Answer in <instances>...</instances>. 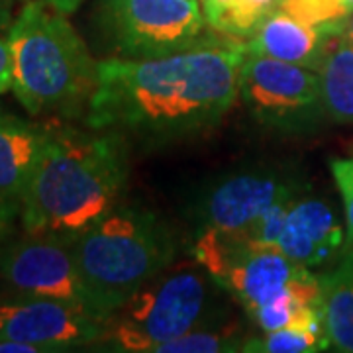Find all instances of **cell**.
Instances as JSON below:
<instances>
[{
  "label": "cell",
  "mask_w": 353,
  "mask_h": 353,
  "mask_svg": "<svg viewBox=\"0 0 353 353\" xmlns=\"http://www.w3.org/2000/svg\"><path fill=\"white\" fill-rule=\"evenodd\" d=\"M243 59L245 43L230 36L157 59H104L87 126L148 139L192 136L214 126L240 97Z\"/></svg>",
  "instance_id": "6da1fadb"
},
{
  "label": "cell",
  "mask_w": 353,
  "mask_h": 353,
  "mask_svg": "<svg viewBox=\"0 0 353 353\" xmlns=\"http://www.w3.org/2000/svg\"><path fill=\"white\" fill-rule=\"evenodd\" d=\"M126 179L124 134L51 128L36 171L20 196L22 226L32 236L75 240L116 208Z\"/></svg>",
  "instance_id": "7a4b0ae2"
},
{
  "label": "cell",
  "mask_w": 353,
  "mask_h": 353,
  "mask_svg": "<svg viewBox=\"0 0 353 353\" xmlns=\"http://www.w3.org/2000/svg\"><path fill=\"white\" fill-rule=\"evenodd\" d=\"M16 99L34 116H75L88 108L99 83V63L69 24L67 14L43 2H24L8 28Z\"/></svg>",
  "instance_id": "3957f363"
},
{
  "label": "cell",
  "mask_w": 353,
  "mask_h": 353,
  "mask_svg": "<svg viewBox=\"0 0 353 353\" xmlns=\"http://www.w3.org/2000/svg\"><path fill=\"white\" fill-rule=\"evenodd\" d=\"M71 250L104 324L175 257L173 238L159 218L128 206L102 216L71 240Z\"/></svg>",
  "instance_id": "277c9868"
},
{
  "label": "cell",
  "mask_w": 353,
  "mask_h": 353,
  "mask_svg": "<svg viewBox=\"0 0 353 353\" xmlns=\"http://www.w3.org/2000/svg\"><path fill=\"white\" fill-rule=\"evenodd\" d=\"M208 296V281L202 273L165 269L116 310L102 340L110 341L116 352L153 353L199 326Z\"/></svg>",
  "instance_id": "5b68a950"
},
{
  "label": "cell",
  "mask_w": 353,
  "mask_h": 353,
  "mask_svg": "<svg viewBox=\"0 0 353 353\" xmlns=\"http://www.w3.org/2000/svg\"><path fill=\"white\" fill-rule=\"evenodd\" d=\"M102 20L124 59H157L226 38L208 32L199 0H102Z\"/></svg>",
  "instance_id": "8992f818"
},
{
  "label": "cell",
  "mask_w": 353,
  "mask_h": 353,
  "mask_svg": "<svg viewBox=\"0 0 353 353\" xmlns=\"http://www.w3.org/2000/svg\"><path fill=\"white\" fill-rule=\"evenodd\" d=\"M238 90L255 120L265 126L299 132L326 116L320 75L301 65L245 53Z\"/></svg>",
  "instance_id": "52a82bcc"
},
{
  "label": "cell",
  "mask_w": 353,
  "mask_h": 353,
  "mask_svg": "<svg viewBox=\"0 0 353 353\" xmlns=\"http://www.w3.org/2000/svg\"><path fill=\"white\" fill-rule=\"evenodd\" d=\"M192 253L206 275L226 289L250 316L303 269L275 248H259L214 230H202Z\"/></svg>",
  "instance_id": "ba28073f"
},
{
  "label": "cell",
  "mask_w": 353,
  "mask_h": 353,
  "mask_svg": "<svg viewBox=\"0 0 353 353\" xmlns=\"http://www.w3.org/2000/svg\"><path fill=\"white\" fill-rule=\"evenodd\" d=\"M0 275L24 296L67 304L102 322L77 267L71 240L28 234L26 240L10 245L0 257Z\"/></svg>",
  "instance_id": "9c48e42d"
},
{
  "label": "cell",
  "mask_w": 353,
  "mask_h": 353,
  "mask_svg": "<svg viewBox=\"0 0 353 353\" xmlns=\"http://www.w3.org/2000/svg\"><path fill=\"white\" fill-rule=\"evenodd\" d=\"M106 324L55 301L26 296L0 303V340L32 343L43 352H61L102 340Z\"/></svg>",
  "instance_id": "30bf717a"
},
{
  "label": "cell",
  "mask_w": 353,
  "mask_h": 353,
  "mask_svg": "<svg viewBox=\"0 0 353 353\" xmlns=\"http://www.w3.org/2000/svg\"><path fill=\"white\" fill-rule=\"evenodd\" d=\"M294 189L273 175L230 176L204 202L202 230H214L228 238L253 243L263 216L275 202Z\"/></svg>",
  "instance_id": "8fae6325"
},
{
  "label": "cell",
  "mask_w": 353,
  "mask_h": 353,
  "mask_svg": "<svg viewBox=\"0 0 353 353\" xmlns=\"http://www.w3.org/2000/svg\"><path fill=\"white\" fill-rule=\"evenodd\" d=\"M277 250L301 267H324L345 253V232L326 202L299 199L290 206Z\"/></svg>",
  "instance_id": "7c38bea8"
},
{
  "label": "cell",
  "mask_w": 353,
  "mask_h": 353,
  "mask_svg": "<svg viewBox=\"0 0 353 353\" xmlns=\"http://www.w3.org/2000/svg\"><path fill=\"white\" fill-rule=\"evenodd\" d=\"M338 36V28L310 26L275 8L265 16L250 41H245V53L320 71Z\"/></svg>",
  "instance_id": "4fadbf2b"
},
{
  "label": "cell",
  "mask_w": 353,
  "mask_h": 353,
  "mask_svg": "<svg viewBox=\"0 0 353 353\" xmlns=\"http://www.w3.org/2000/svg\"><path fill=\"white\" fill-rule=\"evenodd\" d=\"M51 128L0 114V192L20 201L36 171Z\"/></svg>",
  "instance_id": "5bb4252c"
},
{
  "label": "cell",
  "mask_w": 353,
  "mask_h": 353,
  "mask_svg": "<svg viewBox=\"0 0 353 353\" xmlns=\"http://www.w3.org/2000/svg\"><path fill=\"white\" fill-rule=\"evenodd\" d=\"M324 322L334 350L353 353V248L322 275Z\"/></svg>",
  "instance_id": "9a60e30c"
},
{
  "label": "cell",
  "mask_w": 353,
  "mask_h": 353,
  "mask_svg": "<svg viewBox=\"0 0 353 353\" xmlns=\"http://www.w3.org/2000/svg\"><path fill=\"white\" fill-rule=\"evenodd\" d=\"M318 75L326 116L336 124H353V43L338 36Z\"/></svg>",
  "instance_id": "2e32d148"
},
{
  "label": "cell",
  "mask_w": 353,
  "mask_h": 353,
  "mask_svg": "<svg viewBox=\"0 0 353 353\" xmlns=\"http://www.w3.org/2000/svg\"><path fill=\"white\" fill-rule=\"evenodd\" d=\"M330 343L326 324H290L285 328L263 332V338L243 343L241 352L263 353H314Z\"/></svg>",
  "instance_id": "e0dca14e"
},
{
  "label": "cell",
  "mask_w": 353,
  "mask_h": 353,
  "mask_svg": "<svg viewBox=\"0 0 353 353\" xmlns=\"http://www.w3.org/2000/svg\"><path fill=\"white\" fill-rule=\"evenodd\" d=\"M277 8L310 26L341 30L343 20L353 12L347 0H279Z\"/></svg>",
  "instance_id": "ac0fdd59"
},
{
  "label": "cell",
  "mask_w": 353,
  "mask_h": 353,
  "mask_svg": "<svg viewBox=\"0 0 353 353\" xmlns=\"http://www.w3.org/2000/svg\"><path fill=\"white\" fill-rule=\"evenodd\" d=\"M240 340L232 338L228 332H210V330H190L175 340L159 345L153 353H220L241 350Z\"/></svg>",
  "instance_id": "d6986e66"
},
{
  "label": "cell",
  "mask_w": 353,
  "mask_h": 353,
  "mask_svg": "<svg viewBox=\"0 0 353 353\" xmlns=\"http://www.w3.org/2000/svg\"><path fill=\"white\" fill-rule=\"evenodd\" d=\"M332 176L340 190L343 212H345V250L353 248V157L334 159L330 163Z\"/></svg>",
  "instance_id": "ffe728a7"
},
{
  "label": "cell",
  "mask_w": 353,
  "mask_h": 353,
  "mask_svg": "<svg viewBox=\"0 0 353 353\" xmlns=\"http://www.w3.org/2000/svg\"><path fill=\"white\" fill-rule=\"evenodd\" d=\"M14 83V67L12 53L6 39H0V94L6 90H12Z\"/></svg>",
  "instance_id": "44dd1931"
},
{
  "label": "cell",
  "mask_w": 353,
  "mask_h": 353,
  "mask_svg": "<svg viewBox=\"0 0 353 353\" xmlns=\"http://www.w3.org/2000/svg\"><path fill=\"white\" fill-rule=\"evenodd\" d=\"M18 212H20V201L0 192V238L6 234V230L10 228Z\"/></svg>",
  "instance_id": "7402d4cb"
},
{
  "label": "cell",
  "mask_w": 353,
  "mask_h": 353,
  "mask_svg": "<svg viewBox=\"0 0 353 353\" xmlns=\"http://www.w3.org/2000/svg\"><path fill=\"white\" fill-rule=\"evenodd\" d=\"M43 350L32 343H22V341L0 340V353H41Z\"/></svg>",
  "instance_id": "603a6c76"
},
{
  "label": "cell",
  "mask_w": 353,
  "mask_h": 353,
  "mask_svg": "<svg viewBox=\"0 0 353 353\" xmlns=\"http://www.w3.org/2000/svg\"><path fill=\"white\" fill-rule=\"evenodd\" d=\"M22 2H30V0H22ZM38 2H43V4H48L51 8H55L57 12L69 16V14L75 12L83 0H38Z\"/></svg>",
  "instance_id": "cb8c5ba5"
},
{
  "label": "cell",
  "mask_w": 353,
  "mask_h": 353,
  "mask_svg": "<svg viewBox=\"0 0 353 353\" xmlns=\"http://www.w3.org/2000/svg\"><path fill=\"white\" fill-rule=\"evenodd\" d=\"M14 2L16 0H0V30H8L12 24Z\"/></svg>",
  "instance_id": "d4e9b609"
},
{
  "label": "cell",
  "mask_w": 353,
  "mask_h": 353,
  "mask_svg": "<svg viewBox=\"0 0 353 353\" xmlns=\"http://www.w3.org/2000/svg\"><path fill=\"white\" fill-rule=\"evenodd\" d=\"M340 38L345 39V41H350V43H353V12L343 20V24H341V30H340Z\"/></svg>",
  "instance_id": "484cf974"
},
{
  "label": "cell",
  "mask_w": 353,
  "mask_h": 353,
  "mask_svg": "<svg viewBox=\"0 0 353 353\" xmlns=\"http://www.w3.org/2000/svg\"><path fill=\"white\" fill-rule=\"evenodd\" d=\"M347 4H350V8L353 10V0H347Z\"/></svg>",
  "instance_id": "4316f807"
}]
</instances>
